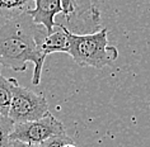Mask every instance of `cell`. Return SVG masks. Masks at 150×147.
I'll use <instances>...</instances> for the list:
<instances>
[{
	"mask_svg": "<svg viewBox=\"0 0 150 147\" xmlns=\"http://www.w3.org/2000/svg\"><path fill=\"white\" fill-rule=\"evenodd\" d=\"M47 34L46 28L36 24L27 13L6 20L0 25V66L23 72L28 62H32L35 65L32 82L38 85L46 60L41 44Z\"/></svg>",
	"mask_w": 150,
	"mask_h": 147,
	"instance_id": "1",
	"label": "cell"
},
{
	"mask_svg": "<svg viewBox=\"0 0 150 147\" xmlns=\"http://www.w3.org/2000/svg\"><path fill=\"white\" fill-rule=\"evenodd\" d=\"M107 29L103 28L91 34H75L66 28L69 50L67 55L79 66L103 69L112 66L118 57L117 47L108 44Z\"/></svg>",
	"mask_w": 150,
	"mask_h": 147,
	"instance_id": "2",
	"label": "cell"
},
{
	"mask_svg": "<svg viewBox=\"0 0 150 147\" xmlns=\"http://www.w3.org/2000/svg\"><path fill=\"white\" fill-rule=\"evenodd\" d=\"M48 113V103L42 94H37L31 89L23 88L18 82L14 85L8 114L14 123L38 120L46 117Z\"/></svg>",
	"mask_w": 150,
	"mask_h": 147,
	"instance_id": "3",
	"label": "cell"
},
{
	"mask_svg": "<svg viewBox=\"0 0 150 147\" xmlns=\"http://www.w3.org/2000/svg\"><path fill=\"white\" fill-rule=\"evenodd\" d=\"M65 133V127L60 120L48 113L46 117L33 122L16 123L10 133V141H21L32 145H41L50 137Z\"/></svg>",
	"mask_w": 150,
	"mask_h": 147,
	"instance_id": "4",
	"label": "cell"
},
{
	"mask_svg": "<svg viewBox=\"0 0 150 147\" xmlns=\"http://www.w3.org/2000/svg\"><path fill=\"white\" fill-rule=\"evenodd\" d=\"M35 6L27 13L36 24L46 28L47 33L54 32L56 27L55 17L62 13L61 1L60 0H33Z\"/></svg>",
	"mask_w": 150,
	"mask_h": 147,
	"instance_id": "5",
	"label": "cell"
},
{
	"mask_svg": "<svg viewBox=\"0 0 150 147\" xmlns=\"http://www.w3.org/2000/svg\"><path fill=\"white\" fill-rule=\"evenodd\" d=\"M69 50V43H67L66 36V27L64 24H56L54 32L46 36L41 44V52L45 57H47L51 53L56 52H64L67 53Z\"/></svg>",
	"mask_w": 150,
	"mask_h": 147,
	"instance_id": "6",
	"label": "cell"
},
{
	"mask_svg": "<svg viewBox=\"0 0 150 147\" xmlns=\"http://www.w3.org/2000/svg\"><path fill=\"white\" fill-rule=\"evenodd\" d=\"M33 0H0V19H14L33 9Z\"/></svg>",
	"mask_w": 150,
	"mask_h": 147,
	"instance_id": "7",
	"label": "cell"
},
{
	"mask_svg": "<svg viewBox=\"0 0 150 147\" xmlns=\"http://www.w3.org/2000/svg\"><path fill=\"white\" fill-rule=\"evenodd\" d=\"M17 80L13 77L6 79L0 71V114L8 117L10 103L13 96V88L17 84Z\"/></svg>",
	"mask_w": 150,
	"mask_h": 147,
	"instance_id": "8",
	"label": "cell"
},
{
	"mask_svg": "<svg viewBox=\"0 0 150 147\" xmlns=\"http://www.w3.org/2000/svg\"><path fill=\"white\" fill-rule=\"evenodd\" d=\"M14 123L9 117L0 114V147H9L10 133L13 132Z\"/></svg>",
	"mask_w": 150,
	"mask_h": 147,
	"instance_id": "9",
	"label": "cell"
},
{
	"mask_svg": "<svg viewBox=\"0 0 150 147\" xmlns=\"http://www.w3.org/2000/svg\"><path fill=\"white\" fill-rule=\"evenodd\" d=\"M69 142H73V139L70 137H67L65 133H62V134H57V136H54V137H50L38 146L40 147H64Z\"/></svg>",
	"mask_w": 150,
	"mask_h": 147,
	"instance_id": "10",
	"label": "cell"
},
{
	"mask_svg": "<svg viewBox=\"0 0 150 147\" xmlns=\"http://www.w3.org/2000/svg\"><path fill=\"white\" fill-rule=\"evenodd\" d=\"M60 1H61L62 14L66 18H69L71 14L76 12V1L75 0H60Z\"/></svg>",
	"mask_w": 150,
	"mask_h": 147,
	"instance_id": "11",
	"label": "cell"
},
{
	"mask_svg": "<svg viewBox=\"0 0 150 147\" xmlns=\"http://www.w3.org/2000/svg\"><path fill=\"white\" fill-rule=\"evenodd\" d=\"M9 147H40L38 145H32V143H25L21 141H10Z\"/></svg>",
	"mask_w": 150,
	"mask_h": 147,
	"instance_id": "12",
	"label": "cell"
},
{
	"mask_svg": "<svg viewBox=\"0 0 150 147\" xmlns=\"http://www.w3.org/2000/svg\"><path fill=\"white\" fill-rule=\"evenodd\" d=\"M64 147H78V146L75 145V143H74V141H73V142H69V143H66V145L64 146Z\"/></svg>",
	"mask_w": 150,
	"mask_h": 147,
	"instance_id": "13",
	"label": "cell"
}]
</instances>
